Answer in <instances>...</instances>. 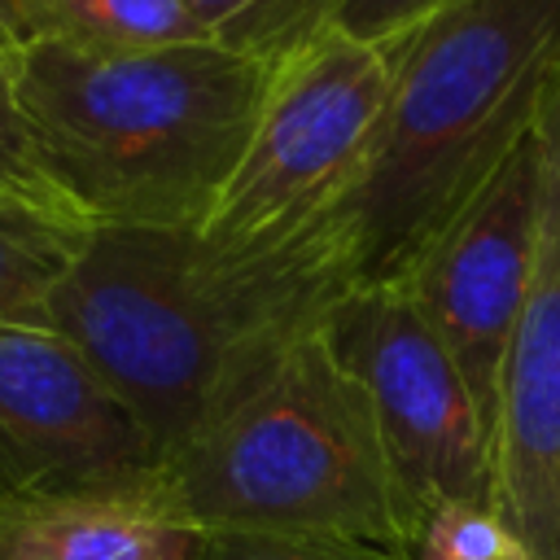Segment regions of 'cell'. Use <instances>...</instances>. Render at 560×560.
Instances as JSON below:
<instances>
[{
  "instance_id": "1",
  "label": "cell",
  "mask_w": 560,
  "mask_h": 560,
  "mask_svg": "<svg viewBox=\"0 0 560 560\" xmlns=\"http://www.w3.org/2000/svg\"><path fill=\"white\" fill-rule=\"evenodd\" d=\"M350 289L324 210L241 245L201 228H96L48 328L92 363L166 468L254 359L324 324Z\"/></svg>"
},
{
  "instance_id": "2",
  "label": "cell",
  "mask_w": 560,
  "mask_h": 560,
  "mask_svg": "<svg viewBox=\"0 0 560 560\" xmlns=\"http://www.w3.org/2000/svg\"><path fill=\"white\" fill-rule=\"evenodd\" d=\"M389 57L363 162L324 206L354 289L398 284L534 127L560 61V0H459Z\"/></svg>"
},
{
  "instance_id": "3",
  "label": "cell",
  "mask_w": 560,
  "mask_h": 560,
  "mask_svg": "<svg viewBox=\"0 0 560 560\" xmlns=\"http://www.w3.org/2000/svg\"><path fill=\"white\" fill-rule=\"evenodd\" d=\"M271 79L219 44L101 52L31 39L13 57L39 162L96 228H206Z\"/></svg>"
},
{
  "instance_id": "4",
  "label": "cell",
  "mask_w": 560,
  "mask_h": 560,
  "mask_svg": "<svg viewBox=\"0 0 560 560\" xmlns=\"http://www.w3.org/2000/svg\"><path fill=\"white\" fill-rule=\"evenodd\" d=\"M324 324L245 368L201 433L166 459V490L201 529L411 551L368 394L337 359Z\"/></svg>"
},
{
  "instance_id": "5",
  "label": "cell",
  "mask_w": 560,
  "mask_h": 560,
  "mask_svg": "<svg viewBox=\"0 0 560 560\" xmlns=\"http://www.w3.org/2000/svg\"><path fill=\"white\" fill-rule=\"evenodd\" d=\"M324 328L368 394L411 538L446 503H494V438L411 293L350 289Z\"/></svg>"
},
{
  "instance_id": "6",
  "label": "cell",
  "mask_w": 560,
  "mask_h": 560,
  "mask_svg": "<svg viewBox=\"0 0 560 560\" xmlns=\"http://www.w3.org/2000/svg\"><path fill=\"white\" fill-rule=\"evenodd\" d=\"M389 74L394 57L385 48L341 31H324L289 57L276 70L245 158L201 232L241 245L293 232L319 214L359 171L389 96Z\"/></svg>"
},
{
  "instance_id": "7",
  "label": "cell",
  "mask_w": 560,
  "mask_h": 560,
  "mask_svg": "<svg viewBox=\"0 0 560 560\" xmlns=\"http://www.w3.org/2000/svg\"><path fill=\"white\" fill-rule=\"evenodd\" d=\"M538 236V136L534 127L438 232L398 280L455 359L490 438L499 424L503 363L525 306Z\"/></svg>"
},
{
  "instance_id": "8",
  "label": "cell",
  "mask_w": 560,
  "mask_h": 560,
  "mask_svg": "<svg viewBox=\"0 0 560 560\" xmlns=\"http://www.w3.org/2000/svg\"><path fill=\"white\" fill-rule=\"evenodd\" d=\"M158 477L162 455L66 337L0 324V503Z\"/></svg>"
},
{
  "instance_id": "9",
  "label": "cell",
  "mask_w": 560,
  "mask_h": 560,
  "mask_svg": "<svg viewBox=\"0 0 560 560\" xmlns=\"http://www.w3.org/2000/svg\"><path fill=\"white\" fill-rule=\"evenodd\" d=\"M538 236L525 306L503 363L494 508L534 560H560V61L538 114Z\"/></svg>"
},
{
  "instance_id": "10",
  "label": "cell",
  "mask_w": 560,
  "mask_h": 560,
  "mask_svg": "<svg viewBox=\"0 0 560 560\" xmlns=\"http://www.w3.org/2000/svg\"><path fill=\"white\" fill-rule=\"evenodd\" d=\"M206 534L166 477L0 503V560H201Z\"/></svg>"
},
{
  "instance_id": "11",
  "label": "cell",
  "mask_w": 560,
  "mask_h": 560,
  "mask_svg": "<svg viewBox=\"0 0 560 560\" xmlns=\"http://www.w3.org/2000/svg\"><path fill=\"white\" fill-rule=\"evenodd\" d=\"M92 236L96 223L74 206L0 188V324L48 328V306Z\"/></svg>"
},
{
  "instance_id": "12",
  "label": "cell",
  "mask_w": 560,
  "mask_h": 560,
  "mask_svg": "<svg viewBox=\"0 0 560 560\" xmlns=\"http://www.w3.org/2000/svg\"><path fill=\"white\" fill-rule=\"evenodd\" d=\"M18 13L26 44L57 39L101 52L210 44L184 0H18Z\"/></svg>"
},
{
  "instance_id": "13",
  "label": "cell",
  "mask_w": 560,
  "mask_h": 560,
  "mask_svg": "<svg viewBox=\"0 0 560 560\" xmlns=\"http://www.w3.org/2000/svg\"><path fill=\"white\" fill-rule=\"evenodd\" d=\"M210 44L280 70L324 31H332V0H184Z\"/></svg>"
},
{
  "instance_id": "14",
  "label": "cell",
  "mask_w": 560,
  "mask_h": 560,
  "mask_svg": "<svg viewBox=\"0 0 560 560\" xmlns=\"http://www.w3.org/2000/svg\"><path fill=\"white\" fill-rule=\"evenodd\" d=\"M411 560H534L494 503H446L411 538Z\"/></svg>"
},
{
  "instance_id": "15",
  "label": "cell",
  "mask_w": 560,
  "mask_h": 560,
  "mask_svg": "<svg viewBox=\"0 0 560 560\" xmlns=\"http://www.w3.org/2000/svg\"><path fill=\"white\" fill-rule=\"evenodd\" d=\"M201 560H411L407 551H385L346 538L306 534H258V529H210Z\"/></svg>"
},
{
  "instance_id": "16",
  "label": "cell",
  "mask_w": 560,
  "mask_h": 560,
  "mask_svg": "<svg viewBox=\"0 0 560 560\" xmlns=\"http://www.w3.org/2000/svg\"><path fill=\"white\" fill-rule=\"evenodd\" d=\"M0 188L22 192V197H39V201H66L35 149V131L18 105V88H13V61L0 57ZM70 206V201H66Z\"/></svg>"
},
{
  "instance_id": "17",
  "label": "cell",
  "mask_w": 560,
  "mask_h": 560,
  "mask_svg": "<svg viewBox=\"0 0 560 560\" xmlns=\"http://www.w3.org/2000/svg\"><path fill=\"white\" fill-rule=\"evenodd\" d=\"M459 0H332V31L394 52L407 35L429 26Z\"/></svg>"
},
{
  "instance_id": "18",
  "label": "cell",
  "mask_w": 560,
  "mask_h": 560,
  "mask_svg": "<svg viewBox=\"0 0 560 560\" xmlns=\"http://www.w3.org/2000/svg\"><path fill=\"white\" fill-rule=\"evenodd\" d=\"M26 48V26L18 13V0H0V57H18Z\"/></svg>"
}]
</instances>
